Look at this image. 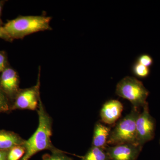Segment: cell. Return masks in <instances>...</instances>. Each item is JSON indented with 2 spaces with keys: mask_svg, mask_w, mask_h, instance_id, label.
I'll list each match as a JSON object with an SVG mask.
<instances>
[{
  "mask_svg": "<svg viewBox=\"0 0 160 160\" xmlns=\"http://www.w3.org/2000/svg\"><path fill=\"white\" fill-rule=\"evenodd\" d=\"M37 110L38 115V126L34 133L26 140L23 145L26 153L22 160H29L35 154L42 150H49L53 152L59 150L52 143V120L46 111L41 99Z\"/></svg>",
  "mask_w": 160,
  "mask_h": 160,
  "instance_id": "1",
  "label": "cell"
},
{
  "mask_svg": "<svg viewBox=\"0 0 160 160\" xmlns=\"http://www.w3.org/2000/svg\"><path fill=\"white\" fill-rule=\"evenodd\" d=\"M51 17L45 16H20L8 21L3 27L12 39H19L35 32L51 30Z\"/></svg>",
  "mask_w": 160,
  "mask_h": 160,
  "instance_id": "2",
  "label": "cell"
},
{
  "mask_svg": "<svg viewBox=\"0 0 160 160\" xmlns=\"http://www.w3.org/2000/svg\"><path fill=\"white\" fill-rule=\"evenodd\" d=\"M139 113L138 109L133 107L130 113L120 120L110 132L107 144L114 146L129 143L138 144L136 120Z\"/></svg>",
  "mask_w": 160,
  "mask_h": 160,
  "instance_id": "3",
  "label": "cell"
},
{
  "mask_svg": "<svg viewBox=\"0 0 160 160\" xmlns=\"http://www.w3.org/2000/svg\"><path fill=\"white\" fill-rule=\"evenodd\" d=\"M116 93L120 97L129 100L133 108L138 109L148 104L146 99L149 92L143 83L134 77L127 76L117 85Z\"/></svg>",
  "mask_w": 160,
  "mask_h": 160,
  "instance_id": "4",
  "label": "cell"
},
{
  "mask_svg": "<svg viewBox=\"0 0 160 160\" xmlns=\"http://www.w3.org/2000/svg\"><path fill=\"white\" fill-rule=\"evenodd\" d=\"M37 84L26 89H20L13 100L12 110H37L41 98L40 95V75Z\"/></svg>",
  "mask_w": 160,
  "mask_h": 160,
  "instance_id": "5",
  "label": "cell"
},
{
  "mask_svg": "<svg viewBox=\"0 0 160 160\" xmlns=\"http://www.w3.org/2000/svg\"><path fill=\"white\" fill-rule=\"evenodd\" d=\"M143 108L136 120L137 142L142 146L153 139L155 130V121L149 113L148 104Z\"/></svg>",
  "mask_w": 160,
  "mask_h": 160,
  "instance_id": "6",
  "label": "cell"
},
{
  "mask_svg": "<svg viewBox=\"0 0 160 160\" xmlns=\"http://www.w3.org/2000/svg\"><path fill=\"white\" fill-rule=\"evenodd\" d=\"M142 146L138 144H124L105 149L109 160H136Z\"/></svg>",
  "mask_w": 160,
  "mask_h": 160,
  "instance_id": "7",
  "label": "cell"
},
{
  "mask_svg": "<svg viewBox=\"0 0 160 160\" xmlns=\"http://www.w3.org/2000/svg\"><path fill=\"white\" fill-rule=\"evenodd\" d=\"M18 73L9 66L0 74V89L9 100H14L20 89Z\"/></svg>",
  "mask_w": 160,
  "mask_h": 160,
  "instance_id": "8",
  "label": "cell"
},
{
  "mask_svg": "<svg viewBox=\"0 0 160 160\" xmlns=\"http://www.w3.org/2000/svg\"><path fill=\"white\" fill-rule=\"evenodd\" d=\"M122 103L117 100H111L103 105L100 116L102 121L106 124L112 125L121 117L123 111Z\"/></svg>",
  "mask_w": 160,
  "mask_h": 160,
  "instance_id": "9",
  "label": "cell"
},
{
  "mask_svg": "<svg viewBox=\"0 0 160 160\" xmlns=\"http://www.w3.org/2000/svg\"><path fill=\"white\" fill-rule=\"evenodd\" d=\"M25 142L13 132L0 130V150H9L15 146H23Z\"/></svg>",
  "mask_w": 160,
  "mask_h": 160,
  "instance_id": "10",
  "label": "cell"
},
{
  "mask_svg": "<svg viewBox=\"0 0 160 160\" xmlns=\"http://www.w3.org/2000/svg\"><path fill=\"white\" fill-rule=\"evenodd\" d=\"M111 131L109 127L102 123H97L94 126L92 146L106 149Z\"/></svg>",
  "mask_w": 160,
  "mask_h": 160,
  "instance_id": "11",
  "label": "cell"
},
{
  "mask_svg": "<svg viewBox=\"0 0 160 160\" xmlns=\"http://www.w3.org/2000/svg\"><path fill=\"white\" fill-rule=\"evenodd\" d=\"M81 160H109L105 149L92 146Z\"/></svg>",
  "mask_w": 160,
  "mask_h": 160,
  "instance_id": "12",
  "label": "cell"
},
{
  "mask_svg": "<svg viewBox=\"0 0 160 160\" xmlns=\"http://www.w3.org/2000/svg\"><path fill=\"white\" fill-rule=\"evenodd\" d=\"M133 74L140 78H145L150 74V70L149 67H146L136 62L132 68Z\"/></svg>",
  "mask_w": 160,
  "mask_h": 160,
  "instance_id": "13",
  "label": "cell"
},
{
  "mask_svg": "<svg viewBox=\"0 0 160 160\" xmlns=\"http://www.w3.org/2000/svg\"><path fill=\"white\" fill-rule=\"evenodd\" d=\"M26 153V149L23 146H15L8 152V160H20Z\"/></svg>",
  "mask_w": 160,
  "mask_h": 160,
  "instance_id": "14",
  "label": "cell"
},
{
  "mask_svg": "<svg viewBox=\"0 0 160 160\" xmlns=\"http://www.w3.org/2000/svg\"><path fill=\"white\" fill-rule=\"evenodd\" d=\"M42 160H73L67 156L63 151L59 150L52 152L51 154H46L43 157Z\"/></svg>",
  "mask_w": 160,
  "mask_h": 160,
  "instance_id": "15",
  "label": "cell"
},
{
  "mask_svg": "<svg viewBox=\"0 0 160 160\" xmlns=\"http://www.w3.org/2000/svg\"><path fill=\"white\" fill-rule=\"evenodd\" d=\"M10 109L9 99L0 89V112H6Z\"/></svg>",
  "mask_w": 160,
  "mask_h": 160,
  "instance_id": "16",
  "label": "cell"
},
{
  "mask_svg": "<svg viewBox=\"0 0 160 160\" xmlns=\"http://www.w3.org/2000/svg\"><path fill=\"white\" fill-rule=\"evenodd\" d=\"M137 62L149 68L153 65V60L149 55L143 54L138 57Z\"/></svg>",
  "mask_w": 160,
  "mask_h": 160,
  "instance_id": "17",
  "label": "cell"
},
{
  "mask_svg": "<svg viewBox=\"0 0 160 160\" xmlns=\"http://www.w3.org/2000/svg\"><path fill=\"white\" fill-rule=\"evenodd\" d=\"M9 66L6 52L0 51V74Z\"/></svg>",
  "mask_w": 160,
  "mask_h": 160,
  "instance_id": "18",
  "label": "cell"
},
{
  "mask_svg": "<svg viewBox=\"0 0 160 160\" xmlns=\"http://www.w3.org/2000/svg\"><path fill=\"white\" fill-rule=\"evenodd\" d=\"M0 38L8 42H11L13 41L7 34L3 26H0Z\"/></svg>",
  "mask_w": 160,
  "mask_h": 160,
  "instance_id": "19",
  "label": "cell"
},
{
  "mask_svg": "<svg viewBox=\"0 0 160 160\" xmlns=\"http://www.w3.org/2000/svg\"><path fill=\"white\" fill-rule=\"evenodd\" d=\"M8 152L9 150H0V160H8Z\"/></svg>",
  "mask_w": 160,
  "mask_h": 160,
  "instance_id": "20",
  "label": "cell"
},
{
  "mask_svg": "<svg viewBox=\"0 0 160 160\" xmlns=\"http://www.w3.org/2000/svg\"><path fill=\"white\" fill-rule=\"evenodd\" d=\"M5 1H0V26H2L3 23L1 19V16H2V11L3 6H4V3Z\"/></svg>",
  "mask_w": 160,
  "mask_h": 160,
  "instance_id": "21",
  "label": "cell"
},
{
  "mask_svg": "<svg viewBox=\"0 0 160 160\" xmlns=\"http://www.w3.org/2000/svg\"></svg>",
  "mask_w": 160,
  "mask_h": 160,
  "instance_id": "22",
  "label": "cell"
},
{
  "mask_svg": "<svg viewBox=\"0 0 160 160\" xmlns=\"http://www.w3.org/2000/svg\"><path fill=\"white\" fill-rule=\"evenodd\" d=\"M22 160V159H21V160Z\"/></svg>",
  "mask_w": 160,
  "mask_h": 160,
  "instance_id": "23",
  "label": "cell"
}]
</instances>
